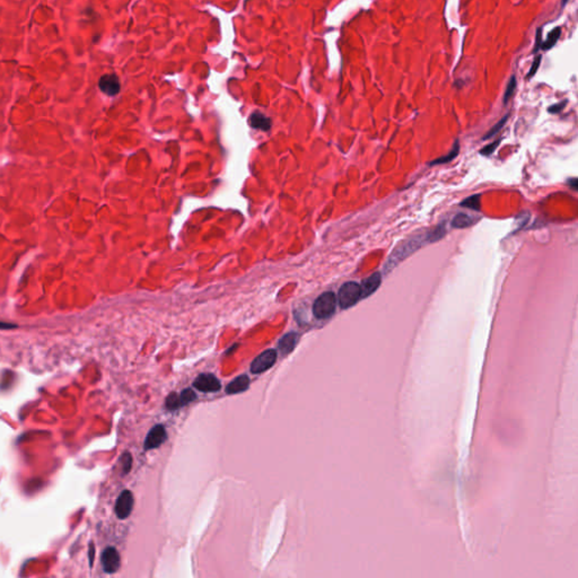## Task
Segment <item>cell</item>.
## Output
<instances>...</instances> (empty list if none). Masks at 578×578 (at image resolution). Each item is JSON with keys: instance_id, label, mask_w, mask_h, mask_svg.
<instances>
[{"instance_id": "cell-1", "label": "cell", "mask_w": 578, "mask_h": 578, "mask_svg": "<svg viewBox=\"0 0 578 578\" xmlns=\"http://www.w3.org/2000/svg\"><path fill=\"white\" fill-rule=\"evenodd\" d=\"M444 235H445V227L438 226L432 232H427L425 234H421V235H416L414 237L403 241L400 245H398L396 247V250L392 252V254L390 255L388 262L385 263L384 272L385 273L391 272L399 263L402 262L403 260L408 258V256L414 253L417 250H419L421 246L438 241Z\"/></svg>"}, {"instance_id": "cell-2", "label": "cell", "mask_w": 578, "mask_h": 578, "mask_svg": "<svg viewBox=\"0 0 578 578\" xmlns=\"http://www.w3.org/2000/svg\"><path fill=\"white\" fill-rule=\"evenodd\" d=\"M337 307V297L332 292L324 293L316 298L313 305V314L316 319L323 320L333 315Z\"/></svg>"}, {"instance_id": "cell-3", "label": "cell", "mask_w": 578, "mask_h": 578, "mask_svg": "<svg viewBox=\"0 0 578 578\" xmlns=\"http://www.w3.org/2000/svg\"><path fill=\"white\" fill-rule=\"evenodd\" d=\"M360 298V285L354 281L346 282L345 285H342L338 294L339 305H340L341 309H349V307L354 306Z\"/></svg>"}, {"instance_id": "cell-4", "label": "cell", "mask_w": 578, "mask_h": 578, "mask_svg": "<svg viewBox=\"0 0 578 578\" xmlns=\"http://www.w3.org/2000/svg\"><path fill=\"white\" fill-rule=\"evenodd\" d=\"M277 360V351L274 349H269L263 351L256 358L252 361L251 371L253 374H260L271 368Z\"/></svg>"}, {"instance_id": "cell-5", "label": "cell", "mask_w": 578, "mask_h": 578, "mask_svg": "<svg viewBox=\"0 0 578 578\" xmlns=\"http://www.w3.org/2000/svg\"><path fill=\"white\" fill-rule=\"evenodd\" d=\"M101 561H102L103 570L107 574H114L120 567V554L116 548L109 547L104 550L102 556H101Z\"/></svg>"}, {"instance_id": "cell-6", "label": "cell", "mask_w": 578, "mask_h": 578, "mask_svg": "<svg viewBox=\"0 0 578 578\" xmlns=\"http://www.w3.org/2000/svg\"><path fill=\"white\" fill-rule=\"evenodd\" d=\"M194 387L200 392L210 393L218 392L222 389V385L216 376L213 374H201L195 379Z\"/></svg>"}, {"instance_id": "cell-7", "label": "cell", "mask_w": 578, "mask_h": 578, "mask_svg": "<svg viewBox=\"0 0 578 578\" xmlns=\"http://www.w3.org/2000/svg\"><path fill=\"white\" fill-rule=\"evenodd\" d=\"M132 508H134V496L129 490H125L120 494L116 503V514L118 518L125 520V518L129 517Z\"/></svg>"}, {"instance_id": "cell-8", "label": "cell", "mask_w": 578, "mask_h": 578, "mask_svg": "<svg viewBox=\"0 0 578 578\" xmlns=\"http://www.w3.org/2000/svg\"><path fill=\"white\" fill-rule=\"evenodd\" d=\"M166 437H167V435H166V430H165L164 426L156 425L155 427H153L149 430V433H148V435H147V437L145 439V444H144L145 451H149V449H154V448L159 447L160 445L165 442Z\"/></svg>"}, {"instance_id": "cell-9", "label": "cell", "mask_w": 578, "mask_h": 578, "mask_svg": "<svg viewBox=\"0 0 578 578\" xmlns=\"http://www.w3.org/2000/svg\"><path fill=\"white\" fill-rule=\"evenodd\" d=\"M99 87L104 94H107L109 96H114L119 94L121 85L120 81H119V78L114 75V73H107V75H104L100 78Z\"/></svg>"}, {"instance_id": "cell-10", "label": "cell", "mask_w": 578, "mask_h": 578, "mask_svg": "<svg viewBox=\"0 0 578 578\" xmlns=\"http://www.w3.org/2000/svg\"><path fill=\"white\" fill-rule=\"evenodd\" d=\"M380 282H382V276L379 272H375L371 274L370 277L365 278L361 281L360 291H361V298H366L370 296L371 294L377 291Z\"/></svg>"}, {"instance_id": "cell-11", "label": "cell", "mask_w": 578, "mask_h": 578, "mask_svg": "<svg viewBox=\"0 0 578 578\" xmlns=\"http://www.w3.org/2000/svg\"><path fill=\"white\" fill-rule=\"evenodd\" d=\"M250 387V378L247 375H241L226 387L227 394H237L246 391Z\"/></svg>"}, {"instance_id": "cell-12", "label": "cell", "mask_w": 578, "mask_h": 578, "mask_svg": "<svg viewBox=\"0 0 578 578\" xmlns=\"http://www.w3.org/2000/svg\"><path fill=\"white\" fill-rule=\"evenodd\" d=\"M250 126L254 129H259L262 131H268L271 128V120L264 114L260 112H255L252 114L249 120Z\"/></svg>"}, {"instance_id": "cell-13", "label": "cell", "mask_w": 578, "mask_h": 578, "mask_svg": "<svg viewBox=\"0 0 578 578\" xmlns=\"http://www.w3.org/2000/svg\"><path fill=\"white\" fill-rule=\"evenodd\" d=\"M298 334L296 332H289L283 336L278 343V348L283 355H287L296 347L298 341Z\"/></svg>"}, {"instance_id": "cell-14", "label": "cell", "mask_w": 578, "mask_h": 578, "mask_svg": "<svg viewBox=\"0 0 578 578\" xmlns=\"http://www.w3.org/2000/svg\"><path fill=\"white\" fill-rule=\"evenodd\" d=\"M475 218L469 216V215L466 214H458L456 215L454 219L452 220V226L454 228H466V227H470L471 225H473L475 223Z\"/></svg>"}, {"instance_id": "cell-15", "label": "cell", "mask_w": 578, "mask_h": 578, "mask_svg": "<svg viewBox=\"0 0 578 578\" xmlns=\"http://www.w3.org/2000/svg\"><path fill=\"white\" fill-rule=\"evenodd\" d=\"M560 34H561V29L560 27H556V29H553L551 32L549 33L548 39L545 40V42H543L541 44V48L543 50H549L553 48V45L557 43V41L560 38Z\"/></svg>"}, {"instance_id": "cell-16", "label": "cell", "mask_w": 578, "mask_h": 578, "mask_svg": "<svg viewBox=\"0 0 578 578\" xmlns=\"http://www.w3.org/2000/svg\"><path fill=\"white\" fill-rule=\"evenodd\" d=\"M480 199H481V196L476 194V195L469 197V198H466L465 200H463L460 205L462 206V207L475 210V212H480V209H481Z\"/></svg>"}, {"instance_id": "cell-17", "label": "cell", "mask_w": 578, "mask_h": 578, "mask_svg": "<svg viewBox=\"0 0 578 578\" xmlns=\"http://www.w3.org/2000/svg\"><path fill=\"white\" fill-rule=\"evenodd\" d=\"M458 141H455V144H454L453 149L449 151V153L446 156H443V157H439L438 159L434 160L432 162V165H437V164H445V163H448L451 162L452 159H454L458 155Z\"/></svg>"}, {"instance_id": "cell-18", "label": "cell", "mask_w": 578, "mask_h": 578, "mask_svg": "<svg viewBox=\"0 0 578 578\" xmlns=\"http://www.w3.org/2000/svg\"><path fill=\"white\" fill-rule=\"evenodd\" d=\"M165 405H166V408L168 410H176L178 408H181V403H180V394H176V393H171L166 399V402H165Z\"/></svg>"}, {"instance_id": "cell-19", "label": "cell", "mask_w": 578, "mask_h": 578, "mask_svg": "<svg viewBox=\"0 0 578 578\" xmlns=\"http://www.w3.org/2000/svg\"><path fill=\"white\" fill-rule=\"evenodd\" d=\"M196 398H197L196 393H195V391H192L191 389H186V390H184V391H182L180 394L181 407L189 405V403L196 400Z\"/></svg>"}, {"instance_id": "cell-20", "label": "cell", "mask_w": 578, "mask_h": 578, "mask_svg": "<svg viewBox=\"0 0 578 578\" xmlns=\"http://www.w3.org/2000/svg\"><path fill=\"white\" fill-rule=\"evenodd\" d=\"M508 118H509V114H507V116L504 117L501 121L497 122V125H495V126L492 128V129H490V130L488 131V134L484 137V140H487V139H489V138H492V137H494L495 135L498 134V132L503 129V127L505 126V123L507 122Z\"/></svg>"}, {"instance_id": "cell-21", "label": "cell", "mask_w": 578, "mask_h": 578, "mask_svg": "<svg viewBox=\"0 0 578 578\" xmlns=\"http://www.w3.org/2000/svg\"><path fill=\"white\" fill-rule=\"evenodd\" d=\"M515 88H516V77L512 76L511 79H509V81H508V84H507L505 95H504V103L505 104L508 103V101L511 100V98L514 95Z\"/></svg>"}, {"instance_id": "cell-22", "label": "cell", "mask_w": 578, "mask_h": 578, "mask_svg": "<svg viewBox=\"0 0 578 578\" xmlns=\"http://www.w3.org/2000/svg\"><path fill=\"white\" fill-rule=\"evenodd\" d=\"M121 462H122V465H123V471H125V473H128L129 470L131 469V465H132V457L129 453H125L123 455L121 456Z\"/></svg>"}, {"instance_id": "cell-23", "label": "cell", "mask_w": 578, "mask_h": 578, "mask_svg": "<svg viewBox=\"0 0 578 578\" xmlns=\"http://www.w3.org/2000/svg\"><path fill=\"white\" fill-rule=\"evenodd\" d=\"M501 144V139L497 140V141H494V143L489 144L487 146H485L483 149L480 150V153L483 155H492L495 150L497 149V147Z\"/></svg>"}, {"instance_id": "cell-24", "label": "cell", "mask_w": 578, "mask_h": 578, "mask_svg": "<svg viewBox=\"0 0 578 578\" xmlns=\"http://www.w3.org/2000/svg\"><path fill=\"white\" fill-rule=\"evenodd\" d=\"M540 61H541V56H538V57H536V58L534 59L533 65H532L529 73H527V78H531L532 76L535 75V72H536V70H538V68H539V66H540Z\"/></svg>"}, {"instance_id": "cell-25", "label": "cell", "mask_w": 578, "mask_h": 578, "mask_svg": "<svg viewBox=\"0 0 578 578\" xmlns=\"http://www.w3.org/2000/svg\"><path fill=\"white\" fill-rule=\"evenodd\" d=\"M566 104H567V101H563V102H561V103L554 104V105H552V107L549 108V112L558 113L559 111H561V110L566 107Z\"/></svg>"}, {"instance_id": "cell-26", "label": "cell", "mask_w": 578, "mask_h": 578, "mask_svg": "<svg viewBox=\"0 0 578 578\" xmlns=\"http://www.w3.org/2000/svg\"><path fill=\"white\" fill-rule=\"evenodd\" d=\"M540 40H541V29L538 30V34H536V42H535V48H534V51H533L534 53L538 52V50L541 48V44H542L540 42Z\"/></svg>"}, {"instance_id": "cell-27", "label": "cell", "mask_w": 578, "mask_h": 578, "mask_svg": "<svg viewBox=\"0 0 578 578\" xmlns=\"http://www.w3.org/2000/svg\"><path fill=\"white\" fill-rule=\"evenodd\" d=\"M89 548H90V550H89V551H90V552H89V565L91 566V565H93V560H94V552H95V550H94V544H93V543H90V547H89Z\"/></svg>"}, {"instance_id": "cell-28", "label": "cell", "mask_w": 578, "mask_h": 578, "mask_svg": "<svg viewBox=\"0 0 578 578\" xmlns=\"http://www.w3.org/2000/svg\"><path fill=\"white\" fill-rule=\"evenodd\" d=\"M15 327H16V325H14V324L0 322V329H12V328H15Z\"/></svg>"}, {"instance_id": "cell-29", "label": "cell", "mask_w": 578, "mask_h": 578, "mask_svg": "<svg viewBox=\"0 0 578 578\" xmlns=\"http://www.w3.org/2000/svg\"><path fill=\"white\" fill-rule=\"evenodd\" d=\"M568 184H569V186L574 187L575 190H577V185H578L577 184V178H571V180L568 181Z\"/></svg>"}, {"instance_id": "cell-30", "label": "cell", "mask_w": 578, "mask_h": 578, "mask_svg": "<svg viewBox=\"0 0 578 578\" xmlns=\"http://www.w3.org/2000/svg\"><path fill=\"white\" fill-rule=\"evenodd\" d=\"M568 3V0H562V5H566Z\"/></svg>"}]
</instances>
